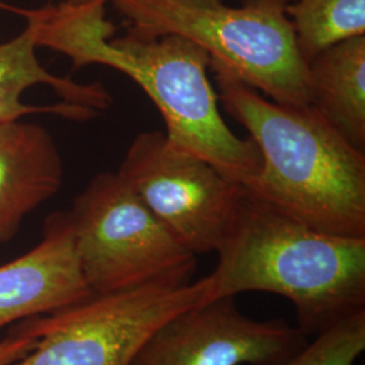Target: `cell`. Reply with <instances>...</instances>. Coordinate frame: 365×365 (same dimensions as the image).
Here are the masks:
<instances>
[{
    "label": "cell",
    "mask_w": 365,
    "mask_h": 365,
    "mask_svg": "<svg viewBox=\"0 0 365 365\" xmlns=\"http://www.w3.org/2000/svg\"><path fill=\"white\" fill-rule=\"evenodd\" d=\"M9 7H10V6H6V4H3V3L0 1V9H7V10H9Z\"/></svg>",
    "instance_id": "cell-17"
},
{
    "label": "cell",
    "mask_w": 365,
    "mask_h": 365,
    "mask_svg": "<svg viewBox=\"0 0 365 365\" xmlns=\"http://www.w3.org/2000/svg\"><path fill=\"white\" fill-rule=\"evenodd\" d=\"M217 253L211 300L283 297L307 337L365 312V238L317 230L244 187Z\"/></svg>",
    "instance_id": "cell-2"
},
{
    "label": "cell",
    "mask_w": 365,
    "mask_h": 365,
    "mask_svg": "<svg viewBox=\"0 0 365 365\" xmlns=\"http://www.w3.org/2000/svg\"><path fill=\"white\" fill-rule=\"evenodd\" d=\"M310 106L351 144L365 146V34L337 42L307 61Z\"/></svg>",
    "instance_id": "cell-12"
},
{
    "label": "cell",
    "mask_w": 365,
    "mask_h": 365,
    "mask_svg": "<svg viewBox=\"0 0 365 365\" xmlns=\"http://www.w3.org/2000/svg\"><path fill=\"white\" fill-rule=\"evenodd\" d=\"M68 212L80 271L93 295L192 280L197 256L157 221L117 172L96 175Z\"/></svg>",
    "instance_id": "cell-5"
},
{
    "label": "cell",
    "mask_w": 365,
    "mask_h": 365,
    "mask_svg": "<svg viewBox=\"0 0 365 365\" xmlns=\"http://www.w3.org/2000/svg\"><path fill=\"white\" fill-rule=\"evenodd\" d=\"M218 99L261 156L242 185L288 215L329 235L365 238V155L312 106L267 99L210 60Z\"/></svg>",
    "instance_id": "cell-3"
},
{
    "label": "cell",
    "mask_w": 365,
    "mask_h": 365,
    "mask_svg": "<svg viewBox=\"0 0 365 365\" xmlns=\"http://www.w3.org/2000/svg\"><path fill=\"white\" fill-rule=\"evenodd\" d=\"M117 173L184 248L196 256L217 252L241 184L206 160L175 148L157 130L133 140Z\"/></svg>",
    "instance_id": "cell-7"
},
{
    "label": "cell",
    "mask_w": 365,
    "mask_h": 365,
    "mask_svg": "<svg viewBox=\"0 0 365 365\" xmlns=\"http://www.w3.org/2000/svg\"><path fill=\"white\" fill-rule=\"evenodd\" d=\"M37 337L26 334H9L0 341V365H13L24 359L36 346Z\"/></svg>",
    "instance_id": "cell-15"
},
{
    "label": "cell",
    "mask_w": 365,
    "mask_h": 365,
    "mask_svg": "<svg viewBox=\"0 0 365 365\" xmlns=\"http://www.w3.org/2000/svg\"><path fill=\"white\" fill-rule=\"evenodd\" d=\"M130 34H175L192 41L210 60L229 69L271 101L310 106L307 63L284 10L286 0H113Z\"/></svg>",
    "instance_id": "cell-4"
},
{
    "label": "cell",
    "mask_w": 365,
    "mask_h": 365,
    "mask_svg": "<svg viewBox=\"0 0 365 365\" xmlns=\"http://www.w3.org/2000/svg\"><path fill=\"white\" fill-rule=\"evenodd\" d=\"M63 176V160L49 131L22 119L0 122V245L60 191Z\"/></svg>",
    "instance_id": "cell-11"
},
{
    "label": "cell",
    "mask_w": 365,
    "mask_h": 365,
    "mask_svg": "<svg viewBox=\"0 0 365 365\" xmlns=\"http://www.w3.org/2000/svg\"><path fill=\"white\" fill-rule=\"evenodd\" d=\"M210 300V276L91 295L14 324L9 334L33 336L37 342L13 365H130L163 324Z\"/></svg>",
    "instance_id": "cell-6"
},
{
    "label": "cell",
    "mask_w": 365,
    "mask_h": 365,
    "mask_svg": "<svg viewBox=\"0 0 365 365\" xmlns=\"http://www.w3.org/2000/svg\"><path fill=\"white\" fill-rule=\"evenodd\" d=\"M91 295L80 271L69 212H53L38 244L0 265V330Z\"/></svg>",
    "instance_id": "cell-9"
},
{
    "label": "cell",
    "mask_w": 365,
    "mask_h": 365,
    "mask_svg": "<svg viewBox=\"0 0 365 365\" xmlns=\"http://www.w3.org/2000/svg\"><path fill=\"white\" fill-rule=\"evenodd\" d=\"M365 351V312L330 327L283 363L242 365H356Z\"/></svg>",
    "instance_id": "cell-14"
},
{
    "label": "cell",
    "mask_w": 365,
    "mask_h": 365,
    "mask_svg": "<svg viewBox=\"0 0 365 365\" xmlns=\"http://www.w3.org/2000/svg\"><path fill=\"white\" fill-rule=\"evenodd\" d=\"M31 27L0 43V122L31 114L88 120L113 105L101 83L80 84L41 66Z\"/></svg>",
    "instance_id": "cell-10"
},
{
    "label": "cell",
    "mask_w": 365,
    "mask_h": 365,
    "mask_svg": "<svg viewBox=\"0 0 365 365\" xmlns=\"http://www.w3.org/2000/svg\"><path fill=\"white\" fill-rule=\"evenodd\" d=\"M68 3H72V4H84V3H90L93 0H66Z\"/></svg>",
    "instance_id": "cell-16"
},
{
    "label": "cell",
    "mask_w": 365,
    "mask_h": 365,
    "mask_svg": "<svg viewBox=\"0 0 365 365\" xmlns=\"http://www.w3.org/2000/svg\"><path fill=\"white\" fill-rule=\"evenodd\" d=\"M284 10L306 63L337 42L365 34V0H286Z\"/></svg>",
    "instance_id": "cell-13"
},
{
    "label": "cell",
    "mask_w": 365,
    "mask_h": 365,
    "mask_svg": "<svg viewBox=\"0 0 365 365\" xmlns=\"http://www.w3.org/2000/svg\"><path fill=\"white\" fill-rule=\"evenodd\" d=\"M309 339L283 318H250L229 297L172 317L130 365L279 364L298 354Z\"/></svg>",
    "instance_id": "cell-8"
},
{
    "label": "cell",
    "mask_w": 365,
    "mask_h": 365,
    "mask_svg": "<svg viewBox=\"0 0 365 365\" xmlns=\"http://www.w3.org/2000/svg\"><path fill=\"white\" fill-rule=\"evenodd\" d=\"M106 1L11 11L26 19L38 48L66 54L73 68L101 64L135 81L156 106L175 148L206 160L232 182H250L260 170V152L222 117L209 78V53L175 34L145 38L128 33L113 38L115 26L106 19Z\"/></svg>",
    "instance_id": "cell-1"
}]
</instances>
